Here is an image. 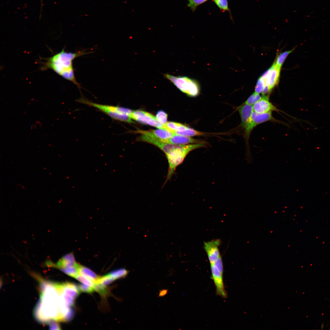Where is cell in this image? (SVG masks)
<instances>
[{"mask_svg":"<svg viewBox=\"0 0 330 330\" xmlns=\"http://www.w3.org/2000/svg\"><path fill=\"white\" fill-rule=\"evenodd\" d=\"M208 0H187L188 7L193 11H194L197 7Z\"/></svg>","mask_w":330,"mask_h":330,"instance_id":"4316f807","label":"cell"},{"mask_svg":"<svg viewBox=\"0 0 330 330\" xmlns=\"http://www.w3.org/2000/svg\"><path fill=\"white\" fill-rule=\"evenodd\" d=\"M114 280L108 274L104 276L100 277L97 282L106 287L112 283Z\"/></svg>","mask_w":330,"mask_h":330,"instance_id":"484cf974","label":"cell"},{"mask_svg":"<svg viewBox=\"0 0 330 330\" xmlns=\"http://www.w3.org/2000/svg\"><path fill=\"white\" fill-rule=\"evenodd\" d=\"M86 50L75 52H67L64 48L60 52L43 59L40 68L42 71L51 69L63 78L75 84L79 89L81 86L75 76L73 61L76 58L91 53Z\"/></svg>","mask_w":330,"mask_h":330,"instance_id":"7a4b0ae2","label":"cell"},{"mask_svg":"<svg viewBox=\"0 0 330 330\" xmlns=\"http://www.w3.org/2000/svg\"><path fill=\"white\" fill-rule=\"evenodd\" d=\"M281 68L276 66L266 79V85L268 87V92L278 84L279 82Z\"/></svg>","mask_w":330,"mask_h":330,"instance_id":"2e32d148","label":"cell"},{"mask_svg":"<svg viewBox=\"0 0 330 330\" xmlns=\"http://www.w3.org/2000/svg\"><path fill=\"white\" fill-rule=\"evenodd\" d=\"M205 142L184 145H175L174 149L166 155L168 163L166 181L171 178L177 167L181 164L188 154L193 150L206 146Z\"/></svg>","mask_w":330,"mask_h":330,"instance_id":"3957f363","label":"cell"},{"mask_svg":"<svg viewBox=\"0 0 330 330\" xmlns=\"http://www.w3.org/2000/svg\"><path fill=\"white\" fill-rule=\"evenodd\" d=\"M174 133L175 134L188 137L202 135H204V134L203 132L189 128L183 131H176L174 132Z\"/></svg>","mask_w":330,"mask_h":330,"instance_id":"ffe728a7","label":"cell"},{"mask_svg":"<svg viewBox=\"0 0 330 330\" xmlns=\"http://www.w3.org/2000/svg\"><path fill=\"white\" fill-rule=\"evenodd\" d=\"M129 271L125 268H120L110 272L108 273L114 280L124 278L128 274Z\"/></svg>","mask_w":330,"mask_h":330,"instance_id":"d6986e66","label":"cell"},{"mask_svg":"<svg viewBox=\"0 0 330 330\" xmlns=\"http://www.w3.org/2000/svg\"><path fill=\"white\" fill-rule=\"evenodd\" d=\"M58 285L63 293L75 299L80 293L81 291L79 286L75 284L66 282L61 283H58Z\"/></svg>","mask_w":330,"mask_h":330,"instance_id":"5bb4252c","label":"cell"},{"mask_svg":"<svg viewBox=\"0 0 330 330\" xmlns=\"http://www.w3.org/2000/svg\"><path fill=\"white\" fill-rule=\"evenodd\" d=\"M57 321L55 320H52L50 321L48 324H49V328L51 330H60L61 329V327L59 324L57 323Z\"/></svg>","mask_w":330,"mask_h":330,"instance_id":"4dcf8cb0","label":"cell"},{"mask_svg":"<svg viewBox=\"0 0 330 330\" xmlns=\"http://www.w3.org/2000/svg\"><path fill=\"white\" fill-rule=\"evenodd\" d=\"M275 120L272 115V111L261 114L253 111L250 121L244 129L245 138L248 140L251 131L258 125L268 121Z\"/></svg>","mask_w":330,"mask_h":330,"instance_id":"ba28073f","label":"cell"},{"mask_svg":"<svg viewBox=\"0 0 330 330\" xmlns=\"http://www.w3.org/2000/svg\"><path fill=\"white\" fill-rule=\"evenodd\" d=\"M238 110L241 117L240 126L244 129L250 121L253 112L252 106L243 104Z\"/></svg>","mask_w":330,"mask_h":330,"instance_id":"9a60e30c","label":"cell"},{"mask_svg":"<svg viewBox=\"0 0 330 330\" xmlns=\"http://www.w3.org/2000/svg\"><path fill=\"white\" fill-rule=\"evenodd\" d=\"M39 282L40 298L34 310L35 318L39 322L48 323L51 320L61 321L59 305V292L56 283L41 277Z\"/></svg>","mask_w":330,"mask_h":330,"instance_id":"6da1fadb","label":"cell"},{"mask_svg":"<svg viewBox=\"0 0 330 330\" xmlns=\"http://www.w3.org/2000/svg\"><path fill=\"white\" fill-rule=\"evenodd\" d=\"M94 289L101 296L105 297L108 294V291L106 287L104 286L98 282L94 283Z\"/></svg>","mask_w":330,"mask_h":330,"instance_id":"cb8c5ba5","label":"cell"},{"mask_svg":"<svg viewBox=\"0 0 330 330\" xmlns=\"http://www.w3.org/2000/svg\"><path fill=\"white\" fill-rule=\"evenodd\" d=\"M79 274L95 283L97 281L100 277L90 269L80 265L79 267Z\"/></svg>","mask_w":330,"mask_h":330,"instance_id":"e0dca14e","label":"cell"},{"mask_svg":"<svg viewBox=\"0 0 330 330\" xmlns=\"http://www.w3.org/2000/svg\"><path fill=\"white\" fill-rule=\"evenodd\" d=\"M137 132L144 135L155 138L160 140L168 139L175 134L174 132L164 129L149 130H138Z\"/></svg>","mask_w":330,"mask_h":330,"instance_id":"4fadbf2b","label":"cell"},{"mask_svg":"<svg viewBox=\"0 0 330 330\" xmlns=\"http://www.w3.org/2000/svg\"><path fill=\"white\" fill-rule=\"evenodd\" d=\"M75 278L82 284L91 287H94L95 283L79 274H78Z\"/></svg>","mask_w":330,"mask_h":330,"instance_id":"83f0119b","label":"cell"},{"mask_svg":"<svg viewBox=\"0 0 330 330\" xmlns=\"http://www.w3.org/2000/svg\"><path fill=\"white\" fill-rule=\"evenodd\" d=\"M189 128L183 124L176 122H169L165 124V129L174 133L176 131H183Z\"/></svg>","mask_w":330,"mask_h":330,"instance_id":"ac0fdd59","label":"cell"},{"mask_svg":"<svg viewBox=\"0 0 330 330\" xmlns=\"http://www.w3.org/2000/svg\"><path fill=\"white\" fill-rule=\"evenodd\" d=\"M253 111L259 114L267 113L270 111H278V110L269 100L267 96H263L260 100L252 106Z\"/></svg>","mask_w":330,"mask_h":330,"instance_id":"8fae6325","label":"cell"},{"mask_svg":"<svg viewBox=\"0 0 330 330\" xmlns=\"http://www.w3.org/2000/svg\"><path fill=\"white\" fill-rule=\"evenodd\" d=\"M167 115L162 110L158 111L156 114V118L160 122L163 124L167 123Z\"/></svg>","mask_w":330,"mask_h":330,"instance_id":"f1b7e54d","label":"cell"},{"mask_svg":"<svg viewBox=\"0 0 330 330\" xmlns=\"http://www.w3.org/2000/svg\"><path fill=\"white\" fill-rule=\"evenodd\" d=\"M180 90L189 96L195 97L199 93L200 85L196 80L186 76H176L168 74L164 75Z\"/></svg>","mask_w":330,"mask_h":330,"instance_id":"5b68a950","label":"cell"},{"mask_svg":"<svg viewBox=\"0 0 330 330\" xmlns=\"http://www.w3.org/2000/svg\"><path fill=\"white\" fill-rule=\"evenodd\" d=\"M262 98L259 94L254 92L247 99L244 104L252 105H254Z\"/></svg>","mask_w":330,"mask_h":330,"instance_id":"7402d4cb","label":"cell"},{"mask_svg":"<svg viewBox=\"0 0 330 330\" xmlns=\"http://www.w3.org/2000/svg\"><path fill=\"white\" fill-rule=\"evenodd\" d=\"M266 85V79L261 77H259L258 79L256 85L255 87V92L260 94L262 93L265 88Z\"/></svg>","mask_w":330,"mask_h":330,"instance_id":"603a6c76","label":"cell"},{"mask_svg":"<svg viewBox=\"0 0 330 330\" xmlns=\"http://www.w3.org/2000/svg\"><path fill=\"white\" fill-rule=\"evenodd\" d=\"M220 240L217 239L204 242V248L210 263L214 262L221 256L219 247Z\"/></svg>","mask_w":330,"mask_h":330,"instance_id":"30bf717a","label":"cell"},{"mask_svg":"<svg viewBox=\"0 0 330 330\" xmlns=\"http://www.w3.org/2000/svg\"><path fill=\"white\" fill-rule=\"evenodd\" d=\"M41 3H42V0H41Z\"/></svg>","mask_w":330,"mask_h":330,"instance_id":"1f68e13d","label":"cell"},{"mask_svg":"<svg viewBox=\"0 0 330 330\" xmlns=\"http://www.w3.org/2000/svg\"><path fill=\"white\" fill-rule=\"evenodd\" d=\"M294 50H292L286 51L280 53L277 57L276 60L275 61L276 66L279 68H281L282 65L288 56L289 53L292 52Z\"/></svg>","mask_w":330,"mask_h":330,"instance_id":"44dd1931","label":"cell"},{"mask_svg":"<svg viewBox=\"0 0 330 330\" xmlns=\"http://www.w3.org/2000/svg\"><path fill=\"white\" fill-rule=\"evenodd\" d=\"M210 266L217 294L218 295L225 298L227 297V294L223 281V265L221 256L215 262L210 263Z\"/></svg>","mask_w":330,"mask_h":330,"instance_id":"8992f818","label":"cell"},{"mask_svg":"<svg viewBox=\"0 0 330 330\" xmlns=\"http://www.w3.org/2000/svg\"><path fill=\"white\" fill-rule=\"evenodd\" d=\"M79 286L81 291L84 292L91 293L94 291V287L84 284H80Z\"/></svg>","mask_w":330,"mask_h":330,"instance_id":"f546056e","label":"cell"},{"mask_svg":"<svg viewBox=\"0 0 330 330\" xmlns=\"http://www.w3.org/2000/svg\"><path fill=\"white\" fill-rule=\"evenodd\" d=\"M160 140L165 143L176 145H184L204 142L200 140L193 138L191 137L177 134H174L167 139Z\"/></svg>","mask_w":330,"mask_h":330,"instance_id":"7c38bea8","label":"cell"},{"mask_svg":"<svg viewBox=\"0 0 330 330\" xmlns=\"http://www.w3.org/2000/svg\"><path fill=\"white\" fill-rule=\"evenodd\" d=\"M130 117L133 119L144 124L150 125L158 128H165V124L159 122L152 114L142 110L133 111Z\"/></svg>","mask_w":330,"mask_h":330,"instance_id":"52a82bcc","label":"cell"},{"mask_svg":"<svg viewBox=\"0 0 330 330\" xmlns=\"http://www.w3.org/2000/svg\"><path fill=\"white\" fill-rule=\"evenodd\" d=\"M77 101L97 108L115 120L129 123L134 122L130 117L133 111L129 108L117 106L97 104L83 98H81Z\"/></svg>","mask_w":330,"mask_h":330,"instance_id":"277c9868","label":"cell"},{"mask_svg":"<svg viewBox=\"0 0 330 330\" xmlns=\"http://www.w3.org/2000/svg\"><path fill=\"white\" fill-rule=\"evenodd\" d=\"M213 0L220 10L223 11H228L230 12L227 0Z\"/></svg>","mask_w":330,"mask_h":330,"instance_id":"d4e9b609","label":"cell"},{"mask_svg":"<svg viewBox=\"0 0 330 330\" xmlns=\"http://www.w3.org/2000/svg\"><path fill=\"white\" fill-rule=\"evenodd\" d=\"M48 266L53 267L62 270L78 266L79 264L76 262L72 253H70L62 257L56 263L48 261L46 262Z\"/></svg>","mask_w":330,"mask_h":330,"instance_id":"9c48e42d","label":"cell"}]
</instances>
